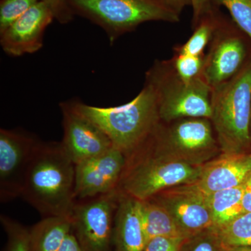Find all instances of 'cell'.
<instances>
[{
	"label": "cell",
	"instance_id": "obj_30",
	"mask_svg": "<svg viewBox=\"0 0 251 251\" xmlns=\"http://www.w3.org/2000/svg\"><path fill=\"white\" fill-rule=\"evenodd\" d=\"M242 206L244 212H251V173L243 184Z\"/></svg>",
	"mask_w": 251,
	"mask_h": 251
},
{
	"label": "cell",
	"instance_id": "obj_8",
	"mask_svg": "<svg viewBox=\"0 0 251 251\" xmlns=\"http://www.w3.org/2000/svg\"><path fill=\"white\" fill-rule=\"evenodd\" d=\"M120 193L118 191L76 201L72 231L82 251H113V229Z\"/></svg>",
	"mask_w": 251,
	"mask_h": 251
},
{
	"label": "cell",
	"instance_id": "obj_6",
	"mask_svg": "<svg viewBox=\"0 0 251 251\" xmlns=\"http://www.w3.org/2000/svg\"><path fill=\"white\" fill-rule=\"evenodd\" d=\"M145 82L156 93L161 122L211 117V88L204 77L185 82L177 75L171 59L155 60L146 73Z\"/></svg>",
	"mask_w": 251,
	"mask_h": 251
},
{
	"label": "cell",
	"instance_id": "obj_10",
	"mask_svg": "<svg viewBox=\"0 0 251 251\" xmlns=\"http://www.w3.org/2000/svg\"><path fill=\"white\" fill-rule=\"evenodd\" d=\"M41 141L19 129H0V201L6 203L22 194L28 168Z\"/></svg>",
	"mask_w": 251,
	"mask_h": 251
},
{
	"label": "cell",
	"instance_id": "obj_5",
	"mask_svg": "<svg viewBox=\"0 0 251 251\" xmlns=\"http://www.w3.org/2000/svg\"><path fill=\"white\" fill-rule=\"evenodd\" d=\"M201 169L202 166L156 154L145 144L127 157L117 191L137 201H145L168 188L194 183Z\"/></svg>",
	"mask_w": 251,
	"mask_h": 251
},
{
	"label": "cell",
	"instance_id": "obj_19",
	"mask_svg": "<svg viewBox=\"0 0 251 251\" xmlns=\"http://www.w3.org/2000/svg\"><path fill=\"white\" fill-rule=\"evenodd\" d=\"M214 227L228 224L244 212L242 206L243 185L205 194Z\"/></svg>",
	"mask_w": 251,
	"mask_h": 251
},
{
	"label": "cell",
	"instance_id": "obj_25",
	"mask_svg": "<svg viewBox=\"0 0 251 251\" xmlns=\"http://www.w3.org/2000/svg\"><path fill=\"white\" fill-rule=\"evenodd\" d=\"M181 251H227L214 227L185 239Z\"/></svg>",
	"mask_w": 251,
	"mask_h": 251
},
{
	"label": "cell",
	"instance_id": "obj_16",
	"mask_svg": "<svg viewBox=\"0 0 251 251\" xmlns=\"http://www.w3.org/2000/svg\"><path fill=\"white\" fill-rule=\"evenodd\" d=\"M145 245L139 201L120 193L114 222L113 251H144Z\"/></svg>",
	"mask_w": 251,
	"mask_h": 251
},
{
	"label": "cell",
	"instance_id": "obj_21",
	"mask_svg": "<svg viewBox=\"0 0 251 251\" xmlns=\"http://www.w3.org/2000/svg\"><path fill=\"white\" fill-rule=\"evenodd\" d=\"M214 228L226 248H251V212H244L228 224Z\"/></svg>",
	"mask_w": 251,
	"mask_h": 251
},
{
	"label": "cell",
	"instance_id": "obj_18",
	"mask_svg": "<svg viewBox=\"0 0 251 251\" xmlns=\"http://www.w3.org/2000/svg\"><path fill=\"white\" fill-rule=\"evenodd\" d=\"M139 211L146 243L158 236L185 238L171 214L151 198L139 201Z\"/></svg>",
	"mask_w": 251,
	"mask_h": 251
},
{
	"label": "cell",
	"instance_id": "obj_27",
	"mask_svg": "<svg viewBox=\"0 0 251 251\" xmlns=\"http://www.w3.org/2000/svg\"><path fill=\"white\" fill-rule=\"evenodd\" d=\"M185 239L164 236L153 237L147 242L144 251H181Z\"/></svg>",
	"mask_w": 251,
	"mask_h": 251
},
{
	"label": "cell",
	"instance_id": "obj_28",
	"mask_svg": "<svg viewBox=\"0 0 251 251\" xmlns=\"http://www.w3.org/2000/svg\"><path fill=\"white\" fill-rule=\"evenodd\" d=\"M53 14L54 20L61 24L72 22L74 14L67 0H41Z\"/></svg>",
	"mask_w": 251,
	"mask_h": 251
},
{
	"label": "cell",
	"instance_id": "obj_23",
	"mask_svg": "<svg viewBox=\"0 0 251 251\" xmlns=\"http://www.w3.org/2000/svg\"><path fill=\"white\" fill-rule=\"evenodd\" d=\"M205 54L201 56L174 54L171 59L175 72L185 82H190L203 77Z\"/></svg>",
	"mask_w": 251,
	"mask_h": 251
},
{
	"label": "cell",
	"instance_id": "obj_22",
	"mask_svg": "<svg viewBox=\"0 0 251 251\" xmlns=\"http://www.w3.org/2000/svg\"><path fill=\"white\" fill-rule=\"evenodd\" d=\"M0 223L6 236L3 251H29V229L4 214L0 216Z\"/></svg>",
	"mask_w": 251,
	"mask_h": 251
},
{
	"label": "cell",
	"instance_id": "obj_1",
	"mask_svg": "<svg viewBox=\"0 0 251 251\" xmlns=\"http://www.w3.org/2000/svg\"><path fill=\"white\" fill-rule=\"evenodd\" d=\"M21 197L44 217L71 218L76 202L75 164L61 142H40L28 168Z\"/></svg>",
	"mask_w": 251,
	"mask_h": 251
},
{
	"label": "cell",
	"instance_id": "obj_20",
	"mask_svg": "<svg viewBox=\"0 0 251 251\" xmlns=\"http://www.w3.org/2000/svg\"><path fill=\"white\" fill-rule=\"evenodd\" d=\"M221 18V15L216 8L211 14L203 18L193 29L192 35L186 42L173 48L174 54L193 56L205 54L204 50L208 49L214 37Z\"/></svg>",
	"mask_w": 251,
	"mask_h": 251
},
{
	"label": "cell",
	"instance_id": "obj_4",
	"mask_svg": "<svg viewBox=\"0 0 251 251\" xmlns=\"http://www.w3.org/2000/svg\"><path fill=\"white\" fill-rule=\"evenodd\" d=\"M74 16L97 25L110 44L140 25L151 21L176 23L180 15L164 0H67Z\"/></svg>",
	"mask_w": 251,
	"mask_h": 251
},
{
	"label": "cell",
	"instance_id": "obj_7",
	"mask_svg": "<svg viewBox=\"0 0 251 251\" xmlns=\"http://www.w3.org/2000/svg\"><path fill=\"white\" fill-rule=\"evenodd\" d=\"M146 145L156 154L196 166H203L222 153L207 118L161 122Z\"/></svg>",
	"mask_w": 251,
	"mask_h": 251
},
{
	"label": "cell",
	"instance_id": "obj_14",
	"mask_svg": "<svg viewBox=\"0 0 251 251\" xmlns=\"http://www.w3.org/2000/svg\"><path fill=\"white\" fill-rule=\"evenodd\" d=\"M54 20L41 0L0 32V45L11 57L35 53L44 45L46 29Z\"/></svg>",
	"mask_w": 251,
	"mask_h": 251
},
{
	"label": "cell",
	"instance_id": "obj_11",
	"mask_svg": "<svg viewBox=\"0 0 251 251\" xmlns=\"http://www.w3.org/2000/svg\"><path fill=\"white\" fill-rule=\"evenodd\" d=\"M151 198L171 214L185 238L214 227L206 195L192 184L168 188Z\"/></svg>",
	"mask_w": 251,
	"mask_h": 251
},
{
	"label": "cell",
	"instance_id": "obj_31",
	"mask_svg": "<svg viewBox=\"0 0 251 251\" xmlns=\"http://www.w3.org/2000/svg\"><path fill=\"white\" fill-rule=\"evenodd\" d=\"M58 251H82L76 237L73 233L72 231L64 239Z\"/></svg>",
	"mask_w": 251,
	"mask_h": 251
},
{
	"label": "cell",
	"instance_id": "obj_26",
	"mask_svg": "<svg viewBox=\"0 0 251 251\" xmlns=\"http://www.w3.org/2000/svg\"><path fill=\"white\" fill-rule=\"evenodd\" d=\"M39 1L40 0H1L0 32L9 27L11 23Z\"/></svg>",
	"mask_w": 251,
	"mask_h": 251
},
{
	"label": "cell",
	"instance_id": "obj_34",
	"mask_svg": "<svg viewBox=\"0 0 251 251\" xmlns=\"http://www.w3.org/2000/svg\"><path fill=\"white\" fill-rule=\"evenodd\" d=\"M250 138L251 143V120H250Z\"/></svg>",
	"mask_w": 251,
	"mask_h": 251
},
{
	"label": "cell",
	"instance_id": "obj_12",
	"mask_svg": "<svg viewBox=\"0 0 251 251\" xmlns=\"http://www.w3.org/2000/svg\"><path fill=\"white\" fill-rule=\"evenodd\" d=\"M59 108L62 115L61 144L74 164L99 156L113 148L103 130L76 111L70 100L59 104Z\"/></svg>",
	"mask_w": 251,
	"mask_h": 251
},
{
	"label": "cell",
	"instance_id": "obj_33",
	"mask_svg": "<svg viewBox=\"0 0 251 251\" xmlns=\"http://www.w3.org/2000/svg\"><path fill=\"white\" fill-rule=\"evenodd\" d=\"M227 251H251V248L246 247L227 248Z\"/></svg>",
	"mask_w": 251,
	"mask_h": 251
},
{
	"label": "cell",
	"instance_id": "obj_24",
	"mask_svg": "<svg viewBox=\"0 0 251 251\" xmlns=\"http://www.w3.org/2000/svg\"><path fill=\"white\" fill-rule=\"evenodd\" d=\"M214 6H224L233 22L251 42V0H212Z\"/></svg>",
	"mask_w": 251,
	"mask_h": 251
},
{
	"label": "cell",
	"instance_id": "obj_29",
	"mask_svg": "<svg viewBox=\"0 0 251 251\" xmlns=\"http://www.w3.org/2000/svg\"><path fill=\"white\" fill-rule=\"evenodd\" d=\"M191 2L193 9L192 27L194 29L203 18L216 9V6L212 0H191Z\"/></svg>",
	"mask_w": 251,
	"mask_h": 251
},
{
	"label": "cell",
	"instance_id": "obj_32",
	"mask_svg": "<svg viewBox=\"0 0 251 251\" xmlns=\"http://www.w3.org/2000/svg\"><path fill=\"white\" fill-rule=\"evenodd\" d=\"M170 7L181 14L183 10L188 6H191V0H164Z\"/></svg>",
	"mask_w": 251,
	"mask_h": 251
},
{
	"label": "cell",
	"instance_id": "obj_3",
	"mask_svg": "<svg viewBox=\"0 0 251 251\" xmlns=\"http://www.w3.org/2000/svg\"><path fill=\"white\" fill-rule=\"evenodd\" d=\"M211 105L221 152H251V57L233 78L211 90Z\"/></svg>",
	"mask_w": 251,
	"mask_h": 251
},
{
	"label": "cell",
	"instance_id": "obj_2",
	"mask_svg": "<svg viewBox=\"0 0 251 251\" xmlns=\"http://www.w3.org/2000/svg\"><path fill=\"white\" fill-rule=\"evenodd\" d=\"M76 111L100 128L126 158L148 143L161 124L156 93L145 82L140 93L128 103L113 107L87 105L70 100Z\"/></svg>",
	"mask_w": 251,
	"mask_h": 251
},
{
	"label": "cell",
	"instance_id": "obj_15",
	"mask_svg": "<svg viewBox=\"0 0 251 251\" xmlns=\"http://www.w3.org/2000/svg\"><path fill=\"white\" fill-rule=\"evenodd\" d=\"M251 173V152L224 153L202 166L194 185L204 194L242 186Z\"/></svg>",
	"mask_w": 251,
	"mask_h": 251
},
{
	"label": "cell",
	"instance_id": "obj_13",
	"mask_svg": "<svg viewBox=\"0 0 251 251\" xmlns=\"http://www.w3.org/2000/svg\"><path fill=\"white\" fill-rule=\"evenodd\" d=\"M126 158L112 148L106 152L75 165V197L89 199L117 190Z\"/></svg>",
	"mask_w": 251,
	"mask_h": 251
},
{
	"label": "cell",
	"instance_id": "obj_17",
	"mask_svg": "<svg viewBox=\"0 0 251 251\" xmlns=\"http://www.w3.org/2000/svg\"><path fill=\"white\" fill-rule=\"evenodd\" d=\"M71 232V218L44 217L29 229V251H58Z\"/></svg>",
	"mask_w": 251,
	"mask_h": 251
},
{
	"label": "cell",
	"instance_id": "obj_9",
	"mask_svg": "<svg viewBox=\"0 0 251 251\" xmlns=\"http://www.w3.org/2000/svg\"><path fill=\"white\" fill-rule=\"evenodd\" d=\"M244 32L221 16L205 54L203 77L211 90L233 78L251 57Z\"/></svg>",
	"mask_w": 251,
	"mask_h": 251
}]
</instances>
